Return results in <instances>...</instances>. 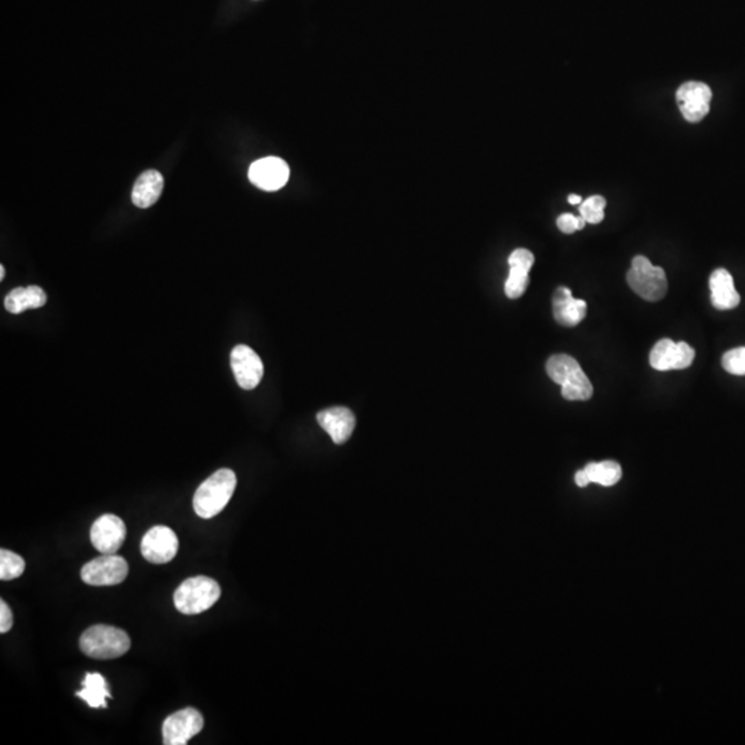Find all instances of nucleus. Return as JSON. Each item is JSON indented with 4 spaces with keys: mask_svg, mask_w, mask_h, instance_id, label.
Returning a JSON list of instances; mask_svg holds the SVG:
<instances>
[{
    "mask_svg": "<svg viewBox=\"0 0 745 745\" xmlns=\"http://www.w3.org/2000/svg\"><path fill=\"white\" fill-rule=\"evenodd\" d=\"M236 488L235 472L223 468L207 478L194 495V510L197 517L211 519L228 504Z\"/></svg>",
    "mask_w": 745,
    "mask_h": 745,
    "instance_id": "f257e3e1",
    "label": "nucleus"
},
{
    "mask_svg": "<svg viewBox=\"0 0 745 745\" xmlns=\"http://www.w3.org/2000/svg\"><path fill=\"white\" fill-rule=\"evenodd\" d=\"M547 374L552 381L562 387V396L566 401H588L594 394L591 381L573 357L559 354L549 357Z\"/></svg>",
    "mask_w": 745,
    "mask_h": 745,
    "instance_id": "f03ea898",
    "label": "nucleus"
},
{
    "mask_svg": "<svg viewBox=\"0 0 745 745\" xmlns=\"http://www.w3.org/2000/svg\"><path fill=\"white\" fill-rule=\"evenodd\" d=\"M130 645L129 635L125 631L104 624L90 626L81 636V651L96 660L120 657L129 651Z\"/></svg>",
    "mask_w": 745,
    "mask_h": 745,
    "instance_id": "7ed1b4c3",
    "label": "nucleus"
},
{
    "mask_svg": "<svg viewBox=\"0 0 745 745\" xmlns=\"http://www.w3.org/2000/svg\"><path fill=\"white\" fill-rule=\"evenodd\" d=\"M221 595V588L216 580L206 576L191 577L174 592V604L182 614H201L216 604Z\"/></svg>",
    "mask_w": 745,
    "mask_h": 745,
    "instance_id": "20e7f679",
    "label": "nucleus"
},
{
    "mask_svg": "<svg viewBox=\"0 0 745 745\" xmlns=\"http://www.w3.org/2000/svg\"><path fill=\"white\" fill-rule=\"evenodd\" d=\"M626 282L634 292L646 301L663 300L667 295L668 280L665 271L655 266L643 256H636L626 273Z\"/></svg>",
    "mask_w": 745,
    "mask_h": 745,
    "instance_id": "39448f33",
    "label": "nucleus"
},
{
    "mask_svg": "<svg viewBox=\"0 0 745 745\" xmlns=\"http://www.w3.org/2000/svg\"><path fill=\"white\" fill-rule=\"evenodd\" d=\"M129 574V565L119 555H103L81 567V577L86 584L95 587L118 586Z\"/></svg>",
    "mask_w": 745,
    "mask_h": 745,
    "instance_id": "423d86ee",
    "label": "nucleus"
},
{
    "mask_svg": "<svg viewBox=\"0 0 745 745\" xmlns=\"http://www.w3.org/2000/svg\"><path fill=\"white\" fill-rule=\"evenodd\" d=\"M204 726V715L195 708H184L174 712L163 722V744L185 745L201 733Z\"/></svg>",
    "mask_w": 745,
    "mask_h": 745,
    "instance_id": "0eeeda50",
    "label": "nucleus"
},
{
    "mask_svg": "<svg viewBox=\"0 0 745 745\" xmlns=\"http://www.w3.org/2000/svg\"><path fill=\"white\" fill-rule=\"evenodd\" d=\"M712 91L702 81H686L678 88L677 103L680 113L687 122L697 123L710 112Z\"/></svg>",
    "mask_w": 745,
    "mask_h": 745,
    "instance_id": "6e6552de",
    "label": "nucleus"
},
{
    "mask_svg": "<svg viewBox=\"0 0 745 745\" xmlns=\"http://www.w3.org/2000/svg\"><path fill=\"white\" fill-rule=\"evenodd\" d=\"M695 352L686 342H673L670 339H663L651 349L650 366L658 372L668 370L687 369L695 360Z\"/></svg>",
    "mask_w": 745,
    "mask_h": 745,
    "instance_id": "1a4fd4ad",
    "label": "nucleus"
},
{
    "mask_svg": "<svg viewBox=\"0 0 745 745\" xmlns=\"http://www.w3.org/2000/svg\"><path fill=\"white\" fill-rule=\"evenodd\" d=\"M179 551L176 533L166 526H155L145 533L142 554L150 564L163 565L173 561Z\"/></svg>",
    "mask_w": 745,
    "mask_h": 745,
    "instance_id": "9d476101",
    "label": "nucleus"
},
{
    "mask_svg": "<svg viewBox=\"0 0 745 745\" xmlns=\"http://www.w3.org/2000/svg\"><path fill=\"white\" fill-rule=\"evenodd\" d=\"M125 522L119 517L105 514L98 518L90 530L91 544L103 555H112L119 551L126 540Z\"/></svg>",
    "mask_w": 745,
    "mask_h": 745,
    "instance_id": "9b49d317",
    "label": "nucleus"
},
{
    "mask_svg": "<svg viewBox=\"0 0 745 745\" xmlns=\"http://www.w3.org/2000/svg\"><path fill=\"white\" fill-rule=\"evenodd\" d=\"M231 367L241 388L250 391L263 380V360L248 345H236L232 349Z\"/></svg>",
    "mask_w": 745,
    "mask_h": 745,
    "instance_id": "f8f14e48",
    "label": "nucleus"
},
{
    "mask_svg": "<svg viewBox=\"0 0 745 745\" xmlns=\"http://www.w3.org/2000/svg\"><path fill=\"white\" fill-rule=\"evenodd\" d=\"M290 177L288 163L280 157H270L256 160L249 169V179L264 191L273 192L283 188Z\"/></svg>",
    "mask_w": 745,
    "mask_h": 745,
    "instance_id": "ddd939ff",
    "label": "nucleus"
},
{
    "mask_svg": "<svg viewBox=\"0 0 745 745\" xmlns=\"http://www.w3.org/2000/svg\"><path fill=\"white\" fill-rule=\"evenodd\" d=\"M510 275L505 280V295L511 300L522 297L529 286V273L534 264V256L526 249H517L508 258Z\"/></svg>",
    "mask_w": 745,
    "mask_h": 745,
    "instance_id": "4468645a",
    "label": "nucleus"
},
{
    "mask_svg": "<svg viewBox=\"0 0 745 745\" xmlns=\"http://www.w3.org/2000/svg\"><path fill=\"white\" fill-rule=\"evenodd\" d=\"M318 423L332 436L335 445H344L351 438L357 426V419L348 407L334 406L319 411L317 416Z\"/></svg>",
    "mask_w": 745,
    "mask_h": 745,
    "instance_id": "2eb2a0df",
    "label": "nucleus"
},
{
    "mask_svg": "<svg viewBox=\"0 0 745 745\" xmlns=\"http://www.w3.org/2000/svg\"><path fill=\"white\" fill-rule=\"evenodd\" d=\"M554 317L559 325L574 327L583 322L587 315V303L576 300L567 288H557L552 298Z\"/></svg>",
    "mask_w": 745,
    "mask_h": 745,
    "instance_id": "dca6fc26",
    "label": "nucleus"
},
{
    "mask_svg": "<svg viewBox=\"0 0 745 745\" xmlns=\"http://www.w3.org/2000/svg\"><path fill=\"white\" fill-rule=\"evenodd\" d=\"M710 288H711V303L717 310L727 311L739 307V292L734 288V280L729 271L719 268L712 273L710 278Z\"/></svg>",
    "mask_w": 745,
    "mask_h": 745,
    "instance_id": "f3484780",
    "label": "nucleus"
},
{
    "mask_svg": "<svg viewBox=\"0 0 745 745\" xmlns=\"http://www.w3.org/2000/svg\"><path fill=\"white\" fill-rule=\"evenodd\" d=\"M163 185H165V180L157 170H147L142 173L133 188V204L140 209H148L157 204L162 195Z\"/></svg>",
    "mask_w": 745,
    "mask_h": 745,
    "instance_id": "a211bd4d",
    "label": "nucleus"
},
{
    "mask_svg": "<svg viewBox=\"0 0 745 745\" xmlns=\"http://www.w3.org/2000/svg\"><path fill=\"white\" fill-rule=\"evenodd\" d=\"M48 303V296L39 286L17 288L4 298V308L10 313H22L24 311L38 310Z\"/></svg>",
    "mask_w": 745,
    "mask_h": 745,
    "instance_id": "6ab92c4d",
    "label": "nucleus"
},
{
    "mask_svg": "<svg viewBox=\"0 0 745 745\" xmlns=\"http://www.w3.org/2000/svg\"><path fill=\"white\" fill-rule=\"evenodd\" d=\"M76 695L88 703L91 708H107V698H112L108 690L107 680L97 672L86 675L83 689L76 693Z\"/></svg>",
    "mask_w": 745,
    "mask_h": 745,
    "instance_id": "aec40b11",
    "label": "nucleus"
},
{
    "mask_svg": "<svg viewBox=\"0 0 745 745\" xmlns=\"http://www.w3.org/2000/svg\"><path fill=\"white\" fill-rule=\"evenodd\" d=\"M591 482L599 483L602 486H613L621 480L623 471L620 465L614 461H603V463H591L584 468Z\"/></svg>",
    "mask_w": 745,
    "mask_h": 745,
    "instance_id": "412c9836",
    "label": "nucleus"
},
{
    "mask_svg": "<svg viewBox=\"0 0 745 745\" xmlns=\"http://www.w3.org/2000/svg\"><path fill=\"white\" fill-rule=\"evenodd\" d=\"M26 570V561L14 552L2 549L0 551V579L4 581L19 579Z\"/></svg>",
    "mask_w": 745,
    "mask_h": 745,
    "instance_id": "4be33fe9",
    "label": "nucleus"
},
{
    "mask_svg": "<svg viewBox=\"0 0 745 745\" xmlns=\"http://www.w3.org/2000/svg\"><path fill=\"white\" fill-rule=\"evenodd\" d=\"M604 207H606V199L601 195H595V196H589L581 204L580 214L587 223L599 224L604 219Z\"/></svg>",
    "mask_w": 745,
    "mask_h": 745,
    "instance_id": "5701e85b",
    "label": "nucleus"
},
{
    "mask_svg": "<svg viewBox=\"0 0 745 745\" xmlns=\"http://www.w3.org/2000/svg\"><path fill=\"white\" fill-rule=\"evenodd\" d=\"M722 366L730 374L745 376V347L730 349L722 357Z\"/></svg>",
    "mask_w": 745,
    "mask_h": 745,
    "instance_id": "b1692460",
    "label": "nucleus"
},
{
    "mask_svg": "<svg viewBox=\"0 0 745 745\" xmlns=\"http://www.w3.org/2000/svg\"><path fill=\"white\" fill-rule=\"evenodd\" d=\"M587 221L583 219V217H576L573 214L565 213L562 216L557 217V226L559 228V231L564 232V234H573L576 231H581L586 227Z\"/></svg>",
    "mask_w": 745,
    "mask_h": 745,
    "instance_id": "393cba45",
    "label": "nucleus"
},
{
    "mask_svg": "<svg viewBox=\"0 0 745 745\" xmlns=\"http://www.w3.org/2000/svg\"><path fill=\"white\" fill-rule=\"evenodd\" d=\"M13 613L10 611L6 602L2 599L0 601V633H9L12 630V626H13Z\"/></svg>",
    "mask_w": 745,
    "mask_h": 745,
    "instance_id": "a878e982",
    "label": "nucleus"
},
{
    "mask_svg": "<svg viewBox=\"0 0 745 745\" xmlns=\"http://www.w3.org/2000/svg\"><path fill=\"white\" fill-rule=\"evenodd\" d=\"M576 483L577 486H580V488H586V486H588L589 483H591L586 471L581 470L576 473Z\"/></svg>",
    "mask_w": 745,
    "mask_h": 745,
    "instance_id": "bb28decb",
    "label": "nucleus"
},
{
    "mask_svg": "<svg viewBox=\"0 0 745 745\" xmlns=\"http://www.w3.org/2000/svg\"><path fill=\"white\" fill-rule=\"evenodd\" d=\"M569 204H583V199L579 195H570L569 196Z\"/></svg>",
    "mask_w": 745,
    "mask_h": 745,
    "instance_id": "cd10ccee",
    "label": "nucleus"
},
{
    "mask_svg": "<svg viewBox=\"0 0 745 745\" xmlns=\"http://www.w3.org/2000/svg\"><path fill=\"white\" fill-rule=\"evenodd\" d=\"M4 275H6V270H4V266L2 265L0 266V279H2V280H4Z\"/></svg>",
    "mask_w": 745,
    "mask_h": 745,
    "instance_id": "c85d7f7f",
    "label": "nucleus"
}]
</instances>
